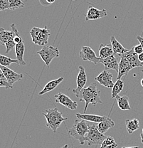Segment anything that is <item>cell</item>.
Here are the masks:
<instances>
[{
  "instance_id": "obj_28",
  "label": "cell",
  "mask_w": 143,
  "mask_h": 148,
  "mask_svg": "<svg viewBox=\"0 0 143 148\" xmlns=\"http://www.w3.org/2000/svg\"><path fill=\"white\" fill-rule=\"evenodd\" d=\"M10 27H11V29H12V32H13L14 33V34H15V36H14V42L16 43V44L23 42L24 41L22 40V38H21V36H20L19 32V31L17 30V29H16V25H15L14 24H12V25H10Z\"/></svg>"
},
{
  "instance_id": "obj_7",
  "label": "cell",
  "mask_w": 143,
  "mask_h": 148,
  "mask_svg": "<svg viewBox=\"0 0 143 148\" xmlns=\"http://www.w3.org/2000/svg\"><path fill=\"white\" fill-rule=\"evenodd\" d=\"M79 55L82 60L85 61H90L95 65L99 64L101 61V58L97 56L94 51L89 46H82Z\"/></svg>"
},
{
  "instance_id": "obj_9",
  "label": "cell",
  "mask_w": 143,
  "mask_h": 148,
  "mask_svg": "<svg viewBox=\"0 0 143 148\" xmlns=\"http://www.w3.org/2000/svg\"><path fill=\"white\" fill-rule=\"evenodd\" d=\"M54 98L56 103L61 104L70 110H76L78 107V103L76 101H73L68 95L62 93V92H58L56 94L54 95Z\"/></svg>"
},
{
  "instance_id": "obj_14",
  "label": "cell",
  "mask_w": 143,
  "mask_h": 148,
  "mask_svg": "<svg viewBox=\"0 0 143 148\" xmlns=\"http://www.w3.org/2000/svg\"><path fill=\"white\" fill-rule=\"evenodd\" d=\"M100 63L104 65L105 70H114L115 71L118 72L119 61L115 56H110L104 58V59H101Z\"/></svg>"
},
{
  "instance_id": "obj_16",
  "label": "cell",
  "mask_w": 143,
  "mask_h": 148,
  "mask_svg": "<svg viewBox=\"0 0 143 148\" xmlns=\"http://www.w3.org/2000/svg\"><path fill=\"white\" fill-rule=\"evenodd\" d=\"M123 54L127 58V59L128 60L129 62L133 66V68L142 67V63L140 61L139 58H138V54H137L134 51L133 48H132V49L129 50L128 51L123 53Z\"/></svg>"
},
{
  "instance_id": "obj_19",
  "label": "cell",
  "mask_w": 143,
  "mask_h": 148,
  "mask_svg": "<svg viewBox=\"0 0 143 148\" xmlns=\"http://www.w3.org/2000/svg\"><path fill=\"white\" fill-rule=\"evenodd\" d=\"M64 80V77H61V78H58V79L56 80H53V81H49V83L46 84V86H44V88H43V90L39 92L38 95H42L44 94L47 93V92L51 91V90H54L56 87L60 84Z\"/></svg>"
},
{
  "instance_id": "obj_22",
  "label": "cell",
  "mask_w": 143,
  "mask_h": 148,
  "mask_svg": "<svg viewBox=\"0 0 143 148\" xmlns=\"http://www.w3.org/2000/svg\"><path fill=\"white\" fill-rule=\"evenodd\" d=\"M115 126V123L113 120L110 119V118H107L105 121L101 122V123H98L97 125V128L101 133L104 134L106 132H107L109 129L112 128Z\"/></svg>"
},
{
  "instance_id": "obj_20",
  "label": "cell",
  "mask_w": 143,
  "mask_h": 148,
  "mask_svg": "<svg viewBox=\"0 0 143 148\" xmlns=\"http://www.w3.org/2000/svg\"><path fill=\"white\" fill-rule=\"evenodd\" d=\"M114 54L111 44H101L99 46V58L101 59L107 58Z\"/></svg>"
},
{
  "instance_id": "obj_39",
  "label": "cell",
  "mask_w": 143,
  "mask_h": 148,
  "mask_svg": "<svg viewBox=\"0 0 143 148\" xmlns=\"http://www.w3.org/2000/svg\"><path fill=\"white\" fill-rule=\"evenodd\" d=\"M61 148H68V145H66L63 146V147Z\"/></svg>"
},
{
  "instance_id": "obj_37",
  "label": "cell",
  "mask_w": 143,
  "mask_h": 148,
  "mask_svg": "<svg viewBox=\"0 0 143 148\" xmlns=\"http://www.w3.org/2000/svg\"><path fill=\"white\" fill-rule=\"evenodd\" d=\"M122 148H140L138 146H135V147H122Z\"/></svg>"
},
{
  "instance_id": "obj_5",
  "label": "cell",
  "mask_w": 143,
  "mask_h": 148,
  "mask_svg": "<svg viewBox=\"0 0 143 148\" xmlns=\"http://www.w3.org/2000/svg\"><path fill=\"white\" fill-rule=\"evenodd\" d=\"M106 138L107 136L101 133L97 128V125H88V132L85 139L86 142H87L88 143V145L92 146L101 145Z\"/></svg>"
},
{
  "instance_id": "obj_42",
  "label": "cell",
  "mask_w": 143,
  "mask_h": 148,
  "mask_svg": "<svg viewBox=\"0 0 143 148\" xmlns=\"http://www.w3.org/2000/svg\"><path fill=\"white\" fill-rule=\"evenodd\" d=\"M142 132L143 133V128H142Z\"/></svg>"
},
{
  "instance_id": "obj_2",
  "label": "cell",
  "mask_w": 143,
  "mask_h": 148,
  "mask_svg": "<svg viewBox=\"0 0 143 148\" xmlns=\"http://www.w3.org/2000/svg\"><path fill=\"white\" fill-rule=\"evenodd\" d=\"M42 115L47 120V127H49L53 132H56L61 123L68 120L67 118L63 117L62 113L59 112L56 108L44 110Z\"/></svg>"
},
{
  "instance_id": "obj_40",
  "label": "cell",
  "mask_w": 143,
  "mask_h": 148,
  "mask_svg": "<svg viewBox=\"0 0 143 148\" xmlns=\"http://www.w3.org/2000/svg\"><path fill=\"white\" fill-rule=\"evenodd\" d=\"M140 84H141V86H142V87H143V78H142V80H141V81H140Z\"/></svg>"
},
{
  "instance_id": "obj_6",
  "label": "cell",
  "mask_w": 143,
  "mask_h": 148,
  "mask_svg": "<svg viewBox=\"0 0 143 148\" xmlns=\"http://www.w3.org/2000/svg\"><path fill=\"white\" fill-rule=\"evenodd\" d=\"M37 53L41 56V59L44 61L47 68L49 67L52 60L59 57L60 53L58 48L52 46H44L42 49L37 51Z\"/></svg>"
},
{
  "instance_id": "obj_18",
  "label": "cell",
  "mask_w": 143,
  "mask_h": 148,
  "mask_svg": "<svg viewBox=\"0 0 143 148\" xmlns=\"http://www.w3.org/2000/svg\"><path fill=\"white\" fill-rule=\"evenodd\" d=\"M24 51H25V46H24V41L16 44V46H15V53H16V59L19 61V65L20 66H25L27 64L24 60Z\"/></svg>"
},
{
  "instance_id": "obj_10",
  "label": "cell",
  "mask_w": 143,
  "mask_h": 148,
  "mask_svg": "<svg viewBox=\"0 0 143 148\" xmlns=\"http://www.w3.org/2000/svg\"><path fill=\"white\" fill-rule=\"evenodd\" d=\"M78 69H79V73H78L76 80L77 87L76 89H73V93L75 94L76 98H78L81 90L85 87L86 83H87V75H86L84 67L83 66H80Z\"/></svg>"
},
{
  "instance_id": "obj_24",
  "label": "cell",
  "mask_w": 143,
  "mask_h": 148,
  "mask_svg": "<svg viewBox=\"0 0 143 148\" xmlns=\"http://www.w3.org/2000/svg\"><path fill=\"white\" fill-rule=\"evenodd\" d=\"M126 128H127V132L129 134H132L135 132V130L140 128V123L139 120L136 118L133 120L127 119L125 121Z\"/></svg>"
},
{
  "instance_id": "obj_32",
  "label": "cell",
  "mask_w": 143,
  "mask_h": 148,
  "mask_svg": "<svg viewBox=\"0 0 143 148\" xmlns=\"http://www.w3.org/2000/svg\"><path fill=\"white\" fill-rule=\"evenodd\" d=\"M118 146V145L117 143H115V144L111 145H107V146H104V147H101L100 148H116Z\"/></svg>"
},
{
  "instance_id": "obj_43",
  "label": "cell",
  "mask_w": 143,
  "mask_h": 148,
  "mask_svg": "<svg viewBox=\"0 0 143 148\" xmlns=\"http://www.w3.org/2000/svg\"><path fill=\"white\" fill-rule=\"evenodd\" d=\"M72 1H76V0H72Z\"/></svg>"
},
{
  "instance_id": "obj_38",
  "label": "cell",
  "mask_w": 143,
  "mask_h": 148,
  "mask_svg": "<svg viewBox=\"0 0 143 148\" xmlns=\"http://www.w3.org/2000/svg\"><path fill=\"white\" fill-rule=\"evenodd\" d=\"M140 137H141V140H142V143L143 144V133L142 132H141Z\"/></svg>"
},
{
  "instance_id": "obj_4",
  "label": "cell",
  "mask_w": 143,
  "mask_h": 148,
  "mask_svg": "<svg viewBox=\"0 0 143 148\" xmlns=\"http://www.w3.org/2000/svg\"><path fill=\"white\" fill-rule=\"evenodd\" d=\"M32 42L36 45L46 46L49 42L50 32L47 26L44 28L33 27L30 31Z\"/></svg>"
},
{
  "instance_id": "obj_33",
  "label": "cell",
  "mask_w": 143,
  "mask_h": 148,
  "mask_svg": "<svg viewBox=\"0 0 143 148\" xmlns=\"http://www.w3.org/2000/svg\"><path fill=\"white\" fill-rule=\"evenodd\" d=\"M137 38H138V40L139 41L140 44L142 45V48H143V37L140 36H137Z\"/></svg>"
},
{
  "instance_id": "obj_29",
  "label": "cell",
  "mask_w": 143,
  "mask_h": 148,
  "mask_svg": "<svg viewBox=\"0 0 143 148\" xmlns=\"http://www.w3.org/2000/svg\"><path fill=\"white\" fill-rule=\"evenodd\" d=\"M10 0H0V11L10 9Z\"/></svg>"
},
{
  "instance_id": "obj_25",
  "label": "cell",
  "mask_w": 143,
  "mask_h": 148,
  "mask_svg": "<svg viewBox=\"0 0 143 148\" xmlns=\"http://www.w3.org/2000/svg\"><path fill=\"white\" fill-rule=\"evenodd\" d=\"M124 88V81L121 79L117 80V81L112 88V98H115L117 95Z\"/></svg>"
},
{
  "instance_id": "obj_8",
  "label": "cell",
  "mask_w": 143,
  "mask_h": 148,
  "mask_svg": "<svg viewBox=\"0 0 143 148\" xmlns=\"http://www.w3.org/2000/svg\"><path fill=\"white\" fill-rule=\"evenodd\" d=\"M0 69L2 71L4 76H5L7 81L10 84V86H13L14 83L21 81L24 78V75L21 73H17L13 70L10 69V68L3 66L0 65Z\"/></svg>"
},
{
  "instance_id": "obj_34",
  "label": "cell",
  "mask_w": 143,
  "mask_h": 148,
  "mask_svg": "<svg viewBox=\"0 0 143 148\" xmlns=\"http://www.w3.org/2000/svg\"><path fill=\"white\" fill-rule=\"evenodd\" d=\"M0 78L2 80H4V81H7V79H6L5 76H4V73H3L2 71H1V69H0Z\"/></svg>"
},
{
  "instance_id": "obj_30",
  "label": "cell",
  "mask_w": 143,
  "mask_h": 148,
  "mask_svg": "<svg viewBox=\"0 0 143 148\" xmlns=\"http://www.w3.org/2000/svg\"><path fill=\"white\" fill-rule=\"evenodd\" d=\"M1 87H4L6 89H11L13 88V86H10V84L7 82V81H4V80L1 79L0 78V88Z\"/></svg>"
},
{
  "instance_id": "obj_23",
  "label": "cell",
  "mask_w": 143,
  "mask_h": 148,
  "mask_svg": "<svg viewBox=\"0 0 143 148\" xmlns=\"http://www.w3.org/2000/svg\"><path fill=\"white\" fill-rule=\"evenodd\" d=\"M115 99L118 102V107L122 110H129L131 109L129 103V99L127 96H120V95H117Z\"/></svg>"
},
{
  "instance_id": "obj_35",
  "label": "cell",
  "mask_w": 143,
  "mask_h": 148,
  "mask_svg": "<svg viewBox=\"0 0 143 148\" xmlns=\"http://www.w3.org/2000/svg\"><path fill=\"white\" fill-rule=\"evenodd\" d=\"M138 58H139L140 61L141 63L143 62V52L142 53H140V54L138 55Z\"/></svg>"
},
{
  "instance_id": "obj_41",
  "label": "cell",
  "mask_w": 143,
  "mask_h": 148,
  "mask_svg": "<svg viewBox=\"0 0 143 148\" xmlns=\"http://www.w3.org/2000/svg\"><path fill=\"white\" fill-rule=\"evenodd\" d=\"M142 67H143V62L142 63Z\"/></svg>"
},
{
  "instance_id": "obj_11",
  "label": "cell",
  "mask_w": 143,
  "mask_h": 148,
  "mask_svg": "<svg viewBox=\"0 0 143 148\" xmlns=\"http://www.w3.org/2000/svg\"><path fill=\"white\" fill-rule=\"evenodd\" d=\"M120 61L119 62V69H118L117 80L121 79L122 76L127 75L128 72L134 69L133 66L129 62L124 54L120 55Z\"/></svg>"
},
{
  "instance_id": "obj_27",
  "label": "cell",
  "mask_w": 143,
  "mask_h": 148,
  "mask_svg": "<svg viewBox=\"0 0 143 148\" xmlns=\"http://www.w3.org/2000/svg\"><path fill=\"white\" fill-rule=\"evenodd\" d=\"M24 7V4L22 0H10V10H15L16 9Z\"/></svg>"
},
{
  "instance_id": "obj_13",
  "label": "cell",
  "mask_w": 143,
  "mask_h": 148,
  "mask_svg": "<svg viewBox=\"0 0 143 148\" xmlns=\"http://www.w3.org/2000/svg\"><path fill=\"white\" fill-rule=\"evenodd\" d=\"M107 15V11L105 9H100L95 8L94 7L90 6L88 9L87 13L86 15V21H89V20H97L105 17Z\"/></svg>"
},
{
  "instance_id": "obj_31",
  "label": "cell",
  "mask_w": 143,
  "mask_h": 148,
  "mask_svg": "<svg viewBox=\"0 0 143 148\" xmlns=\"http://www.w3.org/2000/svg\"><path fill=\"white\" fill-rule=\"evenodd\" d=\"M133 49H134V51H135V53L138 55L140 54V53H142L143 52V48L140 44H138V45H136L135 46H134Z\"/></svg>"
},
{
  "instance_id": "obj_44",
  "label": "cell",
  "mask_w": 143,
  "mask_h": 148,
  "mask_svg": "<svg viewBox=\"0 0 143 148\" xmlns=\"http://www.w3.org/2000/svg\"><path fill=\"white\" fill-rule=\"evenodd\" d=\"M142 72H143V69H142Z\"/></svg>"
},
{
  "instance_id": "obj_12",
  "label": "cell",
  "mask_w": 143,
  "mask_h": 148,
  "mask_svg": "<svg viewBox=\"0 0 143 148\" xmlns=\"http://www.w3.org/2000/svg\"><path fill=\"white\" fill-rule=\"evenodd\" d=\"M95 80L101 85L108 88H113L115 84L113 81V74L107 72L106 70H104L98 76L95 77Z\"/></svg>"
},
{
  "instance_id": "obj_26",
  "label": "cell",
  "mask_w": 143,
  "mask_h": 148,
  "mask_svg": "<svg viewBox=\"0 0 143 148\" xmlns=\"http://www.w3.org/2000/svg\"><path fill=\"white\" fill-rule=\"evenodd\" d=\"M12 64H16L19 65V61H18L17 59H13V58L1 55L0 53V65L1 66L9 67Z\"/></svg>"
},
{
  "instance_id": "obj_21",
  "label": "cell",
  "mask_w": 143,
  "mask_h": 148,
  "mask_svg": "<svg viewBox=\"0 0 143 148\" xmlns=\"http://www.w3.org/2000/svg\"><path fill=\"white\" fill-rule=\"evenodd\" d=\"M14 33L12 31H7L4 28H0V44L6 45L11 39L14 38Z\"/></svg>"
},
{
  "instance_id": "obj_1",
  "label": "cell",
  "mask_w": 143,
  "mask_h": 148,
  "mask_svg": "<svg viewBox=\"0 0 143 148\" xmlns=\"http://www.w3.org/2000/svg\"><path fill=\"white\" fill-rule=\"evenodd\" d=\"M78 98L80 101H84L86 103L84 113H86L89 104H92L93 106H95L98 103H103L101 100V91L97 88L95 83H92L88 87H84L80 92Z\"/></svg>"
},
{
  "instance_id": "obj_36",
  "label": "cell",
  "mask_w": 143,
  "mask_h": 148,
  "mask_svg": "<svg viewBox=\"0 0 143 148\" xmlns=\"http://www.w3.org/2000/svg\"><path fill=\"white\" fill-rule=\"evenodd\" d=\"M56 0H46V2L47 4H53V2H55Z\"/></svg>"
},
{
  "instance_id": "obj_3",
  "label": "cell",
  "mask_w": 143,
  "mask_h": 148,
  "mask_svg": "<svg viewBox=\"0 0 143 148\" xmlns=\"http://www.w3.org/2000/svg\"><path fill=\"white\" fill-rule=\"evenodd\" d=\"M88 132V124L86 120L77 119L74 121L73 126L68 130V135L79 141L81 145L86 143V135Z\"/></svg>"
},
{
  "instance_id": "obj_17",
  "label": "cell",
  "mask_w": 143,
  "mask_h": 148,
  "mask_svg": "<svg viewBox=\"0 0 143 148\" xmlns=\"http://www.w3.org/2000/svg\"><path fill=\"white\" fill-rule=\"evenodd\" d=\"M110 44L113 47L114 54L120 56L129 51L123 47V46L116 39L115 36H112L111 38H110Z\"/></svg>"
},
{
  "instance_id": "obj_15",
  "label": "cell",
  "mask_w": 143,
  "mask_h": 148,
  "mask_svg": "<svg viewBox=\"0 0 143 148\" xmlns=\"http://www.w3.org/2000/svg\"><path fill=\"white\" fill-rule=\"evenodd\" d=\"M76 118L78 119L84 120L86 121L92 122L93 123H99L101 122L105 121L108 117L107 116H101L98 115H90V114H81L76 113Z\"/></svg>"
}]
</instances>
